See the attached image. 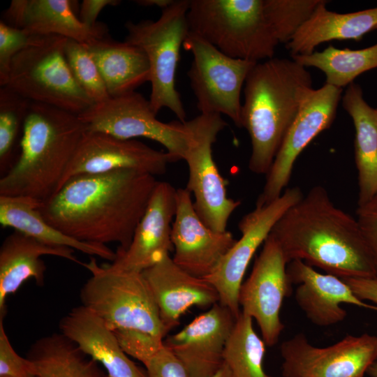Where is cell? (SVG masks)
<instances>
[{
  "mask_svg": "<svg viewBox=\"0 0 377 377\" xmlns=\"http://www.w3.org/2000/svg\"><path fill=\"white\" fill-rule=\"evenodd\" d=\"M158 182L152 175L131 170L77 175L39 210L47 223L78 241L117 243V251H124Z\"/></svg>",
  "mask_w": 377,
  "mask_h": 377,
  "instance_id": "1",
  "label": "cell"
},
{
  "mask_svg": "<svg viewBox=\"0 0 377 377\" xmlns=\"http://www.w3.org/2000/svg\"><path fill=\"white\" fill-rule=\"evenodd\" d=\"M288 263L300 260L340 278L377 277V265L356 218L326 189L311 188L273 227Z\"/></svg>",
  "mask_w": 377,
  "mask_h": 377,
  "instance_id": "2",
  "label": "cell"
},
{
  "mask_svg": "<svg viewBox=\"0 0 377 377\" xmlns=\"http://www.w3.org/2000/svg\"><path fill=\"white\" fill-rule=\"evenodd\" d=\"M306 67L293 59L272 57L258 62L244 83L242 127L251 142L249 170H269L283 138L313 89Z\"/></svg>",
  "mask_w": 377,
  "mask_h": 377,
  "instance_id": "3",
  "label": "cell"
},
{
  "mask_svg": "<svg viewBox=\"0 0 377 377\" xmlns=\"http://www.w3.org/2000/svg\"><path fill=\"white\" fill-rule=\"evenodd\" d=\"M78 115L30 102L20 154L1 177L0 195L31 198L43 203L58 190L85 132Z\"/></svg>",
  "mask_w": 377,
  "mask_h": 377,
  "instance_id": "4",
  "label": "cell"
},
{
  "mask_svg": "<svg viewBox=\"0 0 377 377\" xmlns=\"http://www.w3.org/2000/svg\"><path fill=\"white\" fill-rule=\"evenodd\" d=\"M82 265L91 273L80 289L82 304L105 323L128 356L145 365L168 334L142 274L99 265L94 257Z\"/></svg>",
  "mask_w": 377,
  "mask_h": 377,
  "instance_id": "5",
  "label": "cell"
},
{
  "mask_svg": "<svg viewBox=\"0 0 377 377\" xmlns=\"http://www.w3.org/2000/svg\"><path fill=\"white\" fill-rule=\"evenodd\" d=\"M189 31L235 59L259 62L279 44L265 0H190Z\"/></svg>",
  "mask_w": 377,
  "mask_h": 377,
  "instance_id": "6",
  "label": "cell"
},
{
  "mask_svg": "<svg viewBox=\"0 0 377 377\" xmlns=\"http://www.w3.org/2000/svg\"><path fill=\"white\" fill-rule=\"evenodd\" d=\"M67 39L40 36L13 58L3 86L31 102L77 115L88 110L94 102L77 83L68 66L64 53Z\"/></svg>",
  "mask_w": 377,
  "mask_h": 377,
  "instance_id": "7",
  "label": "cell"
},
{
  "mask_svg": "<svg viewBox=\"0 0 377 377\" xmlns=\"http://www.w3.org/2000/svg\"><path fill=\"white\" fill-rule=\"evenodd\" d=\"M190 0H174L161 10L155 20L125 24V41L142 49L150 68L151 109L157 113L163 108L171 110L179 121L186 122V111L176 89V73L179 52L189 32L187 13Z\"/></svg>",
  "mask_w": 377,
  "mask_h": 377,
  "instance_id": "8",
  "label": "cell"
},
{
  "mask_svg": "<svg viewBox=\"0 0 377 377\" xmlns=\"http://www.w3.org/2000/svg\"><path fill=\"white\" fill-rule=\"evenodd\" d=\"M87 131L123 140L144 138L162 145L172 161L184 160L191 138L186 122H162L141 94L135 91L94 103L78 115Z\"/></svg>",
  "mask_w": 377,
  "mask_h": 377,
  "instance_id": "9",
  "label": "cell"
},
{
  "mask_svg": "<svg viewBox=\"0 0 377 377\" xmlns=\"http://www.w3.org/2000/svg\"><path fill=\"white\" fill-rule=\"evenodd\" d=\"M191 138L184 156L188 169L186 188L193 195V206L202 222L217 232L227 230L230 217L240 205L228 196L226 181L213 158L212 147L228 125L218 114H200L186 121Z\"/></svg>",
  "mask_w": 377,
  "mask_h": 377,
  "instance_id": "10",
  "label": "cell"
},
{
  "mask_svg": "<svg viewBox=\"0 0 377 377\" xmlns=\"http://www.w3.org/2000/svg\"><path fill=\"white\" fill-rule=\"evenodd\" d=\"M183 47L193 56L187 75L200 114H224L241 128L242 89L258 62L230 57L190 31Z\"/></svg>",
  "mask_w": 377,
  "mask_h": 377,
  "instance_id": "11",
  "label": "cell"
},
{
  "mask_svg": "<svg viewBox=\"0 0 377 377\" xmlns=\"http://www.w3.org/2000/svg\"><path fill=\"white\" fill-rule=\"evenodd\" d=\"M303 195L300 188H288L273 201L256 206L244 215L238 223L241 237L214 269L203 278L216 290L219 303L228 308L236 318L241 313L238 295L249 263L276 222Z\"/></svg>",
  "mask_w": 377,
  "mask_h": 377,
  "instance_id": "12",
  "label": "cell"
},
{
  "mask_svg": "<svg viewBox=\"0 0 377 377\" xmlns=\"http://www.w3.org/2000/svg\"><path fill=\"white\" fill-rule=\"evenodd\" d=\"M283 377H364L377 360V337L347 335L320 348L300 333L280 348Z\"/></svg>",
  "mask_w": 377,
  "mask_h": 377,
  "instance_id": "13",
  "label": "cell"
},
{
  "mask_svg": "<svg viewBox=\"0 0 377 377\" xmlns=\"http://www.w3.org/2000/svg\"><path fill=\"white\" fill-rule=\"evenodd\" d=\"M288 262L278 242L269 234L238 295L241 311L255 319L266 346L278 342L284 325L280 312L284 299L290 295L292 283Z\"/></svg>",
  "mask_w": 377,
  "mask_h": 377,
  "instance_id": "14",
  "label": "cell"
},
{
  "mask_svg": "<svg viewBox=\"0 0 377 377\" xmlns=\"http://www.w3.org/2000/svg\"><path fill=\"white\" fill-rule=\"evenodd\" d=\"M341 93V88L327 84L309 92L283 138L256 206L266 205L283 193L298 156L334 121Z\"/></svg>",
  "mask_w": 377,
  "mask_h": 377,
  "instance_id": "15",
  "label": "cell"
},
{
  "mask_svg": "<svg viewBox=\"0 0 377 377\" xmlns=\"http://www.w3.org/2000/svg\"><path fill=\"white\" fill-rule=\"evenodd\" d=\"M172 162L166 151L154 149L137 140H123L104 133L85 131L58 190L67 180L81 175L119 170H136L154 176L163 175Z\"/></svg>",
  "mask_w": 377,
  "mask_h": 377,
  "instance_id": "16",
  "label": "cell"
},
{
  "mask_svg": "<svg viewBox=\"0 0 377 377\" xmlns=\"http://www.w3.org/2000/svg\"><path fill=\"white\" fill-rule=\"evenodd\" d=\"M171 240L175 263L200 278L209 275L237 241L231 232L213 230L202 222L186 188L177 189Z\"/></svg>",
  "mask_w": 377,
  "mask_h": 377,
  "instance_id": "17",
  "label": "cell"
},
{
  "mask_svg": "<svg viewBox=\"0 0 377 377\" xmlns=\"http://www.w3.org/2000/svg\"><path fill=\"white\" fill-rule=\"evenodd\" d=\"M236 318L218 302L164 339L191 377H212L223 364V352Z\"/></svg>",
  "mask_w": 377,
  "mask_h": 377,
  "instance_id": "18",
  "label": "cell"
},
{
  "mask_svg": "<svg viewBox=\"0 0 377 377\" xmlns=\"http://www.w3.org/2000/svg\"><path fill=\"white\" fill-rule=\"evenodd\" d=\"M177 189L168 182H158L130 246L116 251L110 265L117 269L142 273L173 251L172 226L176 212Z\"/></svg>",
  "mask_w": 377,
  "mask_h": 377,
  "instance_id": "19",
  "label": "cell"
},
{
  "mask_svg": "<svg viewBox=\"0 0 377 377\" xmlns=\"http://www.w3.org/2000/svg\"><path fill=\"white\" fill-rule=\"evenodd\" d=\"M287 274L290 283L297 285V305L316 325L327 327L343 321L347 316L343 304L377 311V306L359 299L341 278L320 273L300 260L288 264Z\"/></svg>",
  "mask_w": 377,
  "mask_h": 377,
  "instance_id": "20",
  "label": "cell"
},
{
  "mask_svg": "<svg viewBox=\"0 0 377 377\" xmlns=\"http://www.w3.org/2000/svg\"><path fill=\"white\" fill-rule=\"evenodd\" d=\"M157 306L168 334L179 323L181 316L193 306H213L219 302L214 286L203 278L186 272L170 254L142 272Z\"/></svg>",
  "mask_w": 377,
  "mask_h": 377,
  "instance_id": "21",
  "label": "cell"
},
{
  "mask_svg": "<svg viewBox=\"0 0 377 377\" xmlns=\"http://www.w3.org/2000/svg\"><path fill=\"white\" fill-rule=\"evenodd\" d=\"M59 327L82 352L101 364L108 377H147L128 357L105 323L84 305L73 307L62 317Z\"/></svg>",
  "mask_w": 377,
  "mask_h": 377,
  "instance_id": "22",
  "label": "cell"
},
{
  "mask_svg": "<svg viewBox=\"0 0 377 377\" xmlns=\"http://www.w3.org/2000/svg\"><path fill=\"white\" fill-rule=\"evenodd\" d=\"M4 20L6 24L35 35L59 36L85 45L108 36L103 23L94 27L83 24L69 0H13Z\"/></svg>",
  "mask_w": 377,
  "mask_h": 377,
  "instance_id": "23",
  "label": "cell"
},
{
  "mask_svg": "<svg viewBox=\"0 0 377 377\" xmlns=\"http://www.w3.org/2000/svg\"><path fill=\"white\" fill-rule=\"evenodd\" d=\"M74 251L45 244L15 230L8 235L0 248V318L6 313L7 297L25 281L33 279L38 285L44 284L46 265L41 256H54L82 265Z\"/></svg>",
  "mask_w": 377,
  "mask_h": 377,
  "instance_id": "24",
  "label": "cell"
},
{
  "mask_svg": "<svg viewBox=\"0 0 377 377\" xmlns=\"http://www.w3.org/2000/svg\"><path fill=\"white\" fill-rule=\"evenodd\" d=\"M326 1L320 3L286 44L291 56L308 55L316 46L332 40H360L377 29V7L348 13L332 12Z\"/></svg>",
  "mask_w": 377,
  "mask_h": 377,
  "instance_id": "25",
  "label": "cell"
},
{
  "mask_svg": "<svg viewBox=\"0 0 377 377\" xmlns=\"http://www.w3.org/2000/svg\"><path fill=\"white\" fill-rule=\"evenodd\" d=\"M41 205L28 197L0 195V223L47 245L68 247L111 262L115 260L116 251L107 245L78 241L53 227L40 214Z\"/></svg>",
  "mask_w": 377,
  "mask_h": 377,
  "instance_id": "26",
  "label": "cell"
},
{
  "mask_svg": "<svg viewBox=\"0 0 377 377\" xmlns=\"http://www.w3.org/2000/svg\"><path fill=\"white\" fill-rule=\"evenodd\" d=\"M110 97L132 91L149 81L148 58L140 47L108 36L86 45Z\"/></svg>",
  "mask_w": 377,
  "mask_h": 377,
  "instance_id": "27",
  "label": "cell"
},
{
  "mask_svg": "<svg viewBox=\"0 0 377 377\" xmlns=\"http://www.w3.org/2000/svg\"><path fill=\"white\" fill-rule=\"evenodd\" d=\"M342 103L355 129V161L360 205L377 195V109L368 105L361 87L354 82L347 87Z\"/></svg>",
  "mask_w": 377,
  "mask_h": 377,
  "instance_id": "28",
  "label": "cell"
},
{
  "mask_svg": "<svg viewBox=\"0 0 377 377\" xmlns=\"http://www.w3.org/2000/svg\"><path fill=\"white\" fill-rule=\"evenodd\" d=\"M35 377H104L98 363L62 334L36 340L28 351Z\"/></svg>",
  "mask_w": 377,
  "mask_h": 377,
  "instance_id": "29",
  "label": "cell"
},
{
  "mask_svg": "<svg viewBox=\"0 0 377 377\" xmlns=\"http://www.w3.org/2000/svg\"><path fill=\"white\" fill-rule=\"evenodd\" d=\"M292 57L304 67L321 70L326 76V84L342 89L362 73L377 68V43L357 50L329 45L322 52Z\"/></svg>",
  "mask_w": 377,
  "mask_h": 377,
  "instance_id": "30",
  "label": "cell"
},
{
  "mask_svg": "<svg viewBox=\"0 0 377 377\" xmlns=\"http://www.w3.org/2000/svg\"><path fill=\"white\" fill-rule=\"evenodd\" d=\"M265 346L253 329V318L241 311L227 341L223 362L233 377H272L263 368Z\"/></svg>",
  "mask_w": 377,
  "mask_h": 377,
  "instance_id": "31",
  "label": "cell"
},
{
  "mask_svg": "<svg viewBox=\"0 0 377 377\" xmlns=\"http://www.w3.org/2000/svg\"><path fill=\"white\" fill-rule=\"evenodd\" d=\"M30 102L10 88L0 87V170L4 175L13 165L12 158ZM1 175V176H2Z\"/></svg>",
  "mask_w": 377,
  "mask_h": 377,
  "instance_id": "32",
  "label": "cell"
},
{
  "mask_svg": "<svg viewBox=\"0 0 377 377\" xmlns=\"http://www.w3.org/2000/svg\"><path fill=\"white\" fill-rule=\"evenodd\" d=\"M64 53L75 81L94 103L108 99L104 80L87 45L67 39Z\"/></svg>",
  "mask_w": 377,
  "mask_h": 377,
  "instance_id": "33",
  "label": "cell"
},
{
  "mask_svg": "<svg viewBox=\"0 0 377 377\" xmlns=\"http://www.w3.org/2000/svg\"><path fill=\"white\" fill-rule=\"evenodd\" d=\"M320 0H265V11L279 43H288Z\"/></svg>",
  "mask_w": 377,
  "mask_h": 377,
  "instance_id": "34",
  "label": "cell"
},
{
  "mask_svg": "<svg viewBox=\"0 0 377 377\" xmlns=\"http://www.w3.org/2000/svg\"><path fill=\"white\" fill-rule=\"evenodd\" d=\"M41 36L0 21V86L5 84L13 58Z\"/></svg>",
  "mask_w": 377,
  "mask_h": 377,
  "instance_id": "35",
  "label": "cell"
},
{
  "mask_svg": "<svg viewBox=\"0 0 377 377\" xmlns=\"http://www.w3.org/2000/svg\"><path fill=\"white\" fill-rule=\"evenodd\" d=\"M0 376L35 377L30 361L13 348L0 318Z\"/></svg>",
  "mask_w": 377,
  "mask_h": 377,
  "instance_id": "36",
  "label": "cell"
},
{
  "mask_svg": "<svg viewBox=\"0 0 377 377\" xmlns=\"http://www.w3.org/2000/svg\"><path fill=\"white\" fill-rule=\"evenodd\" d=\"M145 367L147 377H191L183 364L164 343Z\"/></svg>",
  "mask_w": 377,
  "mask_h": 377,
  "instance_id": "37",
  "label": "cell"
},
{
  "mask_svg": "<svg viewBox=\"0 0 377 377\" xmlns=\"http://www.w3.org/2000/svg\"><path fill=\"white\" fill-rule=\"evenodd\" d=\"M356 219L377 265V195L357 205Z\"/></svg>",
  "mask_w": 377,
  "mask_h": 377,
  "instance_id": "38",
  "label": "cell"
},
{
  "mask_svg": "<svg viewBox=\"0 0 377 377\" xmlns=\"http://www.w3.org/2000/svg\"><path fill=\"white\" fill-rule=\"evenodd\" d=\"M356 296L362 301L371 302L377 305V277L341 278Z\"/></svg>",
  "mask_w": 377,
  "mask_h": 377,
  "instance_id": "39",
  "label": "cell"
},
{
  "mask_svg": "<svg viewBox=\"0 0 377 377\" xmlns=\"http://www.w3.org/2000/svg\"><path fill=\"white\" fill-rule=\"evenodd\" d=\"M120 3L118 0H84L80 5L79 19L85 25L94 27L98 24L96 20L103 8Z\"/></svg>",
  "mask_w": 377,
  "mask_h": 377,
  "instance_id": "40",
  "label": "cell"
},
{
  "mask_svg": "<svg viewBox=\"0 0 377 377\" xmlns=\"http://www.w3.org/2000/svg\"><path fill=\"white\" fill-rule=\"evenodd\" d=\"M174 0H137L135 2L142 6H156L162 10L173 3Z\"/></svg>",
  "mask_w": 377,
  "mask_h": 377,
  "instance_id": "41",
  "label": "cell"
},
{
  "mask_svg": "<svg viewBox=\"0 0 377 377\" xmlns=\"http://www.w3.org/2000/svg\"><path fill=\"white\" fill-rule=\"evenodd\" d=\"M212 377H233V376L227 365L223 363L220 369Z\"/></svg>",
  "mask_w": 377,
  "mask_h": 377,
  "instance_id": "42",
  "label": "cell"
},
{
  "mask_svg": "<svg viewBox=\"0 0 377 377\" xmlns=\"http://www.w3.org/2000/svg\"><path fill=\"white\" fill-rule=\"evenodd\" d=\"M367 374L371 377H377V360L370 366Z\"/></svg>",
  "mask_w": 377,
  "mask_h": 377,
  "instance_id": "43",
  "label": "cell"
},
{
  "mask_svg": "<svg viewBox=\"0 0 377 377\" xmlns=\"http://www.w3.org/2000/svg\"><path fill=\"white\" fill-rule=\"evenodd\" d=\"M0 377H6V376H0Z\"/></svg>",
  "mask_w": 377,
  "mask_h": 377,
  "instance_id": "44",
  "label": "cell"
},
{
  "mask_svg": "<svg viewBox=\"0 0 377 377\" xmlns=\"http://www.w3.org/2000/svg\"><path fill=\"white\" fill-rule=\"evenodd\" d=\"M283 377V376H282Z\"/></svg>",
  "mask_w": 377,
  "mask_h": 377,
  "instance_id": "45",
  "label": "cell"
}]
</instances>
